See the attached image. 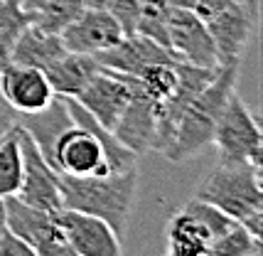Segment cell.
<instances>
[{"instance_id": "21", "label": "cell", "mask_w": 263, "mask_h": 256, "mask_svg": "<svg viewBox=\"0 0 263 256\" xmlns=\"http://www.w3.org/2000/svg\"><path fill=\"white\" fill-rule=\"evenodd\" d=\"M81 10H84V0H47L34 15H30V25L59 35L71 20L79 17Z\"/></svg>"}, {"instance_id": "31", "label": "cell", "mask_w": 263, "mask_h": 256, "mask_svg": "<svg viewBox=\"0 0 263 256\" xmlns=\"http://www.w3.org/2000/svg\"><path fill=\"white\" fill-rule=\"evenodd\" d=\"M197 0H167L170 8H177V10H195Z\"/></svg>"}, {"instance_id": "30", "label": "cell", "mask_w": 263, "mask_h": 256, "mask_svg": "<svg viewBox=\"0 0 263 256\" xmlns=\"http://www.w3.org/2000/svg\"><path fill=\"white\" fill-rule=\"evenodd\" d=\"M116 0H84V8H91V10H108Z\"/></svg>"}, {"instance_id": "20", "label": "cell", "mask_w": 263, "mask_h": 256, "mask_svg": "<svg viewBox=\"0 0 263 256\" xmlns=\"http://www.w3.org/2000/svg\"><path fill=\"white\" fill-rule=\"evenodd\" d=\"M23 182V153L17 140V126L0 138V197L17 195Z\"/></svg>"}, {"instance_id": "12", "label": "cell", "mask_w": 263, "mask_h": 256, "mask_svg": "<svg viewBox=\"0 0 263 256\" xmlns=\"http://www.w3.org/2000/svg\"><path fill=\"white\" fill-rule=\"evenodd\" d=\"M202 23H204L206 32H209L212 42H214L219 67L221 64H231V62H241V54H243V49L249 45L253 25H256L251 12L243 8V3L234 0L224 10L214 12L212 17H206Z\"/></svg>"}, {"instance_id": "26", "label": "cell", "mask_w": 263, "mask_h": 256, "mask_svg": "<svg viewBox=\"0 0 263 256\" xmlns=\"http://www.w3.org/2000/svg\"><path fill=\"white\" fill-rule=\"evenodd\" d=\"M148 0H116L114 5L108 8V12L114 15V20L118 23L123 37H130L138 32V23L143 17Z\"/></svg>"}, {"instance_id": "6", "label": "cell", "mask_w": 263, "mask_h": 256, "mask_svg": "<svg viewBox=\"0 0 263 256\" xmlns=\"http://www.w3.org/2000/svg\"><path fill=\"white\" fill-rule=\"evenodd\" d=\"M52 165L57 173L67 175H108L111 165L106 158V145L103 140L93 133L91 128L74 123L64 128L54 140L52 148Z\"/></svg>"}, {"instance_id": "24", "label": "cell", "mask_w": 263, "mask_h": 256, "mask_svg": "<svg viewBox=\"0 0 263 256\" xmlns=\"http://www.w3.org/2000/svg\"><path fill=\"white\" fill-rule=\"evenodd\" d=\"M184 212H190L192 217H195L202 227H204L206 232L212 234V242L219 239L221 234H227L236 224L234 217H229L227 212H221L219 207H214L212 202H206V199H199V197H190L184 202Z\"/></svg>"}, {"instance_id": "11", "label": "cell", "mask_w": 263, "mask_h": 256, "mask_svg": "<svg viewBox=\"0 0 263 256\" xmlns=\"http://www.w3.org/2000/svg\"><path fill=\"white\" fill-rule=\"evenodd\" d=\"M167 37L175 57L187 64L206 67V69H217L219 59L214 42L206 32L204 23L197 17L192 10H167Z\"/></svg>"}, {"instance_id": "14", "label": "cell", "mask_w": 263, "mask_h": 256, "mask_svg": "<svg viewBox=\"0 0 263 256\" xmlns=\"http://www.w3.org/2000/svg\"><path fill=\"white\" fill-rule=\"evenodd\" d=\"M155 118H158V101H153L148 94H143L140 82L133 92L128 106L123 108L121 118L116 121L114 133L121 145L136 155H143L145 151H153V138H155Z\"/></svg>"}, {"instance_id": "1", "label": "cell", "mask_w": 263, "mask_h": 256, "mask_svg": "<svg viewBox=\"0 0 263 256\" xmlns=\"http://www.w3.org/2000/svg\"><path fill=\"white\" fill-rule=\"evenodd\" d=\"M62 207L101 217L118 236L126 234L128 214L138 190V168L108 175H67L57 173Z\"/></svg>"}, {"instance_id": "29", "label": "cell", "mask_w": 263, "mask_h": 256, "mask_svg": "<svg viewBox=\"0 0 263 256\" xmlns=\"http://www.w3.org/2000/svg\"><path fill=\"white\" fill-rule=\"evenodd\" d=\"M47 0H17V5H20V10L27 15V23H30V15H34V12L40 10L42 5H45Z\"/></svg>"}, {"instance_id": "9", "label": "cell", "mask_w": 263, "mask_h": 256, "mask_svg": "<svg viewBox=\"0 0 263 256\" xmlns=\"http://www.w3.org/2000/svg\"><path fill=\"white\" fill-rule=\"evenodd\" d=\"M0 99L15 114H34L54 101L45 71L0 59Z\"/></svg>"}, {"instance_id": "19", "label": "cell", "mask_w": 263, "mask_h": 256, "mask_svg": "<svg viewBox=\"0 0 263 256\" xmlns=\"http://www.w3.org/2000/svg\"><path fill=\"white\" fill-rule=\"evenodd\" d=\"M167 236V254L170 256H204L212 246V234L190 214V212H175L165 227Z\"/></svg>"}, {"instance_id": "15", "label": "cell", "mask_w": 263, "mask_h": 256, "mask_svg": "<svg viewBox=\"0 0 263 256\" xmlns=\"http://www.w3.org/2000/svg\"><path fill=\"white\" fill-rule=\"evenodd\" d=\"M93 57H96V62L101 64L103 69L133 74V77H138L143 71V67L155 64V62H177L175 52H170L167 47L158 45L155 40L143 35L121 37L114 47L103 49V52L93 54Z\"/></svg>"}, {"instance_id": "10", "label": "cell", "mask_w": 263, "mask_h": 256, "mask_svg": "<svg viewBox=\"0 0 263 256\" xmlns=\"http://www.w3.org/2000/svg\"><path fill=\"white\" fill-rule=\"evenodd\" d=\"M62 232L67 236L74 256H118L121 254V236L114 227L101 217H93L79 210L59 207L54 212Z\"/></svg>"}, {"instance_id": "32", "label": "cell", "mask_w": 263, "mask_h": 256, "mask_svg": "<svg viewBox=\"0 0 263 256\" xmlns=\"http://www.w3.org/2000/svg\"><path fill=\"white\" fill-rule=\"evenodd\" d=\"M243 3V8L251 12V17L253 20H258V0H241Z\"/></svg>"}, {"instance_id": "23", "label": "cell", "mask_w": 263, "mask_h": 256, "mask_svg": "<svg viewBox=\"0 0 263 256\" xmlns=\"http://www.w3.org/2000/svg\"><path fill=\"white\" fill-rule=\"evenodd\" d=\"M263 251V242L253 239L251 234L243 229V224L236 222L227 234H221L219 239L212 242L209 246V254L212 256H251V254H261Z\"/></svg>"}, {"instance_id": "22", "label": "cell", "mask_w": 263, "mask_h": 256, "mask_svg": "<svg viewBox=\"0 0 263 256\" xmlns=\"http://www.w3.org/2000/svg\"><path fill=\"white\" fill-rule=\"evenodd\" d=\"M177 62H155L143 67L138 74L143 94H148L153 101H165L177 86Z\"/></svg>"}, {"instance_id": "3", "label": "cell", "mask_w": 263, "mask_h": 256, "mask_svg": "<svg viewBox=\"0 0 263 256\" xmlns=\"http://www.w3.org/2000/svg\"><path fill=\"white\" fill-rule=\"evenodd\" d=\"M195 197L212 202L214 207L241 222L251 212L263 210L261 168L249 160H221L219 158V163L199 182Z\"/></svg>"}, {"instance_id": "18", "label": "cell", "mask_w": 263, "mask_h": 256, "mask_svg": "<svg viewBox=\"0 0 263 256\" xmlns=\"http://www.w3.org/2000/svg\"><path fill=\"white\" fill-rule=\"evenodd\" d=\"M64 52H67V49L62 45L59 35L45 32V30H40V27H34V25L27 23L23 27V32L17 35V40H15L10 54H8V62L45 69V67H49L57 57H62Z\"/></svg>"}, {"instance_id": "25", "label": "cell", "mask_w": 263, "mask_h": 256, "mask_svg": "<svg viewBox=\"0 0 263 256\" xmlns=\"http://www.w3.org/2000/svg\"><path fill=\"white\" fill-rule=\"evenodd\" d=\"M25 25H27V15L20 10L17 0H0V59H8Z\"/></svg>"}, {"instance_id": "7", "label": "cell", "mask_w": 263, "mask_h": 256, "mask_svg": "<svg viewBox=\"0 0 263 256\" xmlns=\"http://www.w3.org/2000/svg\"><path fill=\"white\" fill-rule=\"evenodd\" d=\"M138 89V77L121 74L111 69H99L91 77V82L81 89L79 96H74L89 114H91L103 128L114 131L116 121L121 118L123 108L128 106L133 92Z\"/></svg>"}, {"instance_id": "33", "label": "cell", "mask_w": 263, "mask_h": 256, "mask_svg": "<svg viewBox=\"0 0 263 256\" xmlns=\"http://www.w3.org/2000/svg\"><path fill=\"white\" fill-rule=\"evenodd\" d=\"M8 224H5V197H0V232L5 229Z\"/></svg>"}, {"instance_id": "4", "label": "cell", "mask_w": 263, "mask_h": 256, "mask_svg": "<svg viewBox=\"0 0 263 256\" xmlns=\"http://www.w3.org/2000/svg\"><path fill=\"white\" fill-rule=\"evenodd\" d=\"M212 143L217 145L221 160H249L261 168V126L236 92H231V96L227 99V104L219 114Z\"/></svg>"}, {"instance_id": "5", "label": "cell", "mask_w": 263, "mask_h": 256, "mask_svg": "<svg viewBox=\"0 0 263 256\" xmlns=\"http://www.w3.org/2000/svg\"><path fill=\"white\" fill-rule=\"evenodd\" d=\"M5 224L32 249L34 256H74L54 212L32 207L17 195H10L5 197Z\"/></svg>"}, {"instance_id": "8", "label": "cell", "mask_w": 263, "mask_h": 256, "mask_svg": "<svg viewBox=\"0 0 263 256\" xmlns=\"http://www.w3.org/2000/svg\"><path fill=\"white\" fill-rule=\"evenodd\" d=\"M17 140H20V153H23V182L17 190V197L32 207L57 212L62 207L57 170L47 163L45 155L30 138V133L20 126H17Z\"/></svg>"}, {"instance_id": "17", "label": "cell", "mask_w": 263, "mask_h": 256, "mask_svg": "<svg viewBox=\"0 0 263 256\" xmlns=\"http://www.w3.org/2000/svg\"><path fill=\"white\" fill-rule=\"evenodd\" d=\"M101 69V64L91 54H77V52H64L49 67H45V77L54 96H79L81 89L91 82V77Z\"/></svg>"}, {"instance_id": "13", "label": "cell", "mask_w": 263, "mask_h": 256, "mask_svg": "<svg viewBox=\"0 0 263 256\" xmlns=\"http://www.w3.org/2000/svg\"><path fill=\"white\" fill-rule=\"evenodd\" d=\"M123 37L118 23L108 10H91L84 8L77 20L59 32V40L67 52H77V54H99L103 49L114 47L118 40Z\"/></svg>"}, {"instance_id": "16", "label": "cell", "mask_w": 263, "mask_h": 256, "mask_svg": "<svg viewBox=\"0 0 263 256\" xmlns=\"http://www.w3.org/2000/svg\"><path fill=\"white\" fill-rule=\"evenodd\" d=\"M15 123L30 133V138L34 140V145L40 148V153L45 155V160L52 165V148H54V140L59 138V133H62L64 128L71 126V116H69L64 96H54V101L47 106V108H42V111H34V114H17ZM52 168H54V165H52Z\"/></svg>"}, {"instance_id": "28", "label": "cell", "mask_w": 263, "mask_h": 256, "mask_svg": "<svg viewBox=\"0 0 263 256\" xmlns=\"http://www.w3.org/2000/svg\"><path fill=\"white\" fill-rule=\"evenodd\" d=\"M241 224H243V229L251 234L253 239L263 242V210L251 212L249 217H243V220H241Z\"/></svg>"}, {"instance_id": "2", "label": "cell", "mask_w": 263, "mask_h": 256, "mask_svg": "<svg viewBox=\"0 0 263 256\" xmlns=\"http://www.w3.org/2000/svg\"><path fill=\"white\" fill-rule=\"evenodd\" d=\"M241 62L221 64L214 74V79L206 84L184 108L182 118L177 123V131L172 136V143L165 151V158L172 163L190 160L212 145L214 126L219 121V114L227 104L231 92H236V77H239Z\"/></svg>"}, {"instance_id": "27", "label": "cell", "mask_w": 263, "mask_h": 256, "mask_svg": "<svg viewBox=\"0 0 263 256\" xmlns=\"http://www.w3.org/2000/svg\"><path fill=\"white\" fill-rule=\"evenodd\" d=\"M0 256H34V251L5 227L0 232Z\"/></svg>"}]
</instances>
